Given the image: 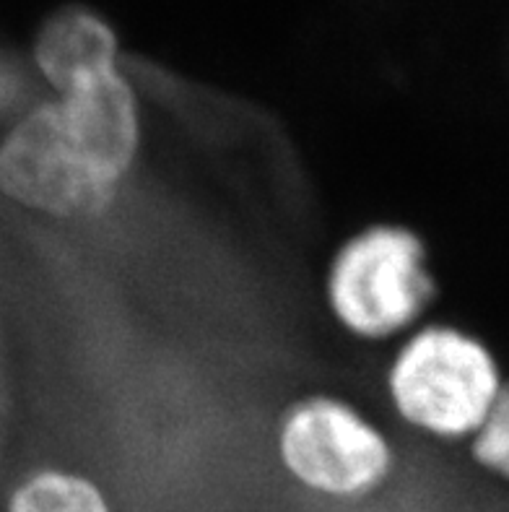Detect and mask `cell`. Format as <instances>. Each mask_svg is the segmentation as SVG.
Instances as JSON below:
<instances>
[{
    "mask_svg": "<svg viewBox=\"0 0 509 512\" xmlns=\"http://www.w3.org/2000/svg\"><path fill=\"white\" fill-rule=\"evenodd\" d=\"M39 76L55 94L120 68V37L110 19L84 3H68L52 11L32 42Z\"/></svg>",
    "mask_w": 509,
    "mask_h": 512,
    "instance_id": "cell-6",
    "label": "cell"
},
{
    "mask_svg": "<svg viewBox=\"0 0 509 512\" xmlns=\"http://www.w3.org/2000/svg\"><path fill=\"white\" fill-rule=\"evenodd\" d=\"M278 455L302 487L333 500L367 497L393 468L385 435L333 396L302 398L286 411L278 427Z\"/></svg>",
    "mask_w": 509,
    "mask_h": 512,
    "instance_id": "cell-4",
    "label": "cell"
},
{
    "mask_svg": "<svg viewBox=\"0 0 509 512\" xmlns=\"http://www.w3.org/2000/svg\"><path fill=\"white\" fill-rule=\"evenodd\" d=\"M117 188L76 138L58 99L32 107L0 141V193L19 206L81 219L110 206Z\"/></svg>",
    "mask_w": 509,
    "mask_h": 512,
    "instance_id": "cell-3",
    "label": "cell"
},
{
    "mask_svg": "<svg viewBox=\"0 0 509 512\" xmlns=\"http://www.w3.org/2000/svg\"><path fill=\"white\" fill-rule=\"evenodd\" d=\"M6 512H112L102 489L65 468H37L11 489Z\"/></svg>",
    "mask_w": 509,
    "mask_h": 512,
    "instance_id": "cell-7",
    "label": "cell"
},
{
    "mask_svg": "<svg viewBox=\"0 0 509 512\" xmlns=\"http://www.w3.org/2000/svg\"><path fill=\"white\" fill-rule=\"evenodd\" d=\"M65 120L91 159L123 182L141 146V120L133 86L120 68L55 94Z\"/></svg>",
    "mask_w": 509,
    "mask_h": 512,
    "instance_id": "cell-5",
    "label": "cell"
},
{
    "mask_svg": "<svg viewBox=\"0 0 509 512\" xmlns=\"http://www.w3.org/2000/svg\"><path fill=\"white\" fill-rule=\"evenodd\" d=\"M439 297L429 245L403 224H372L348 237L328 271V302L359 338L406 331Z\"/></svg>",
    "mask_w": 509,
    "mask_h": 512,
    "instance_id": "cell-2",
    "label": "cell"
},
{
    "mask_svg": "<svg viewBox=\"0 0 509 512\" xmlns=\"http://www.w3.org/2000/svg\"><path fill=\"white\" fill-rule=\"evenodd\" d=\"M504 383L484 338L458 323L413 333L387 372L390 401L408 424L447 442L471 440Z\"/></svg>",
    "mask_w": 509,
    "mask_h": 512,
    "instance_id": "cell-1",
    "label": "cell"
},
{
    "mask_svg": "<svg viewBox=\"0 0 509 512\" xmlns=\"http://www.w3.org/2000/svg\"><path fill=\"white\" fill-rule=\"evenodd\" d=\"M468 455L481 471L509 484V377H504L489 416L468 442Z\"/></svg>",
    "mask_w": 509,
    "mask_h": 512,
    "instance_id": "cell-8",
    "label": "cell"
}]
</instances>
